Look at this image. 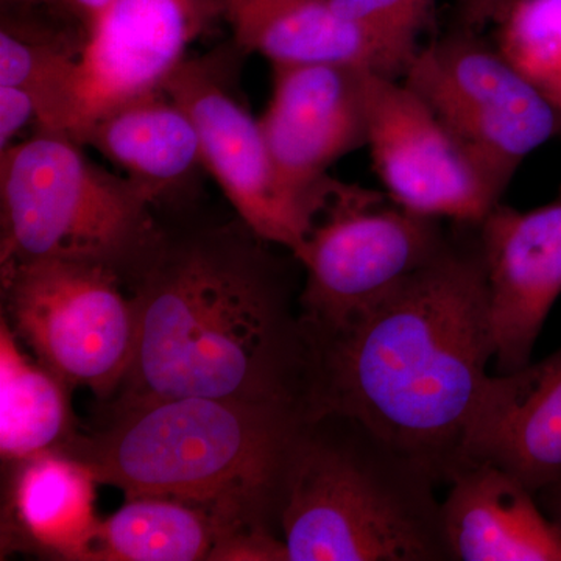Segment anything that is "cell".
<instances>
[{
    "label": "cell",
    "instance_id": "obj_17",
    "mask_svg": "<svg viewBox=\"0 0 561 561\" xmlns=\"http://www.w3.org/2000/svg\"><path fill=\"white\" fill-rule=\"evenodd\" d=\"M239 50L272 66L345 62L401 79L400 62L332 10L330 0H214Z\"/></svg>",
    "mask_w": 561,
    "mask_h": 561
},
{
    "label": "cell",
    "instance_id": "obj_20",
    "mask_svg": "<svg viewBox=\"0 0 561 561\" xmlns=\"http://www.w3.org/2000/svg\"><path fill=\"white\" fill-rule=\"evenodd\" d=\"M69 386L24 353L9 323H0V456L5 463L62 451L79 437Z\"/></svg>",
    "mask_w": 561,
    "mask_h": 561
},
{
    "label": "cell",
    "instance_id": "obj_16",
    "mask_svg": "<svg viewBox=\"0 0 561 561\" xmlns=\"http://www.w3.org/2000/svg\"><path fill=\"white\" fill-rule=\"evenodd\" d=\"M3 507L2 546L50 559L88 561L101 518L90 465L54 451L13 463Z\"/></svg>",
    "mask_w": 561,
    "mask_h": 561
},
{
    "label": "cell",
    "instance_id": "obj_6",
    "mask_svg": "<svg viewBox=\"0 0 561 561\" xmlns=\"http://www.w3.org/2000/svg\"><path fill=\"white\" fill-rule=\"evenodd\" d=\"M449 234V221L339 183L295 256L305 272L300 308L309 334H330L370 311L434 260Z\"/></svg>",
    "mask_w": 561,
    "mask_h": 561
},
{
    "label": "cell",
    "instance_id": "obj_15",
    "mask_svg": "<svg viewBox=\"0 0 561 561\" xmlns=\"http://www.w3.org/2000/svg\"><path fill=\"white\" fill-rule=\"evenodd\" d=\"M442 502L451 561H561V530L511 472L465 468Z\"/></svg>",
    "mask_w": 561,
    "mask_h": 561
},
{
    "label": "cell",
    "instance_id": "obj_19",
    "mask_svg": "<svg viewBox=\"0 0 561 561\" xmlns=\"http://www.w3.org/2000/svg\"><path fill=\"white\" fill-rule=\"evenodd\" d=\"M239 523L216 508L171 497H131L101 519L88 561H201Z\"/></svg>",
    "mask_w": 561,
    "mask_h": 561
},
{
    "label": "cell",
    "instance_id": "obj_14",
    "mask_svg": "<svg viewBox=\"0 0 561 561\" xmlns=\"http://www.w3.org/2000/svg\"><path fill=\"white\" fill-rule=\"evenodd\" d=\"M467 468L490 463L537 494L561 476V348L537 364L490 376L472 420Z\"/></svg>",
    "mask_w": 561,
    "mask_h": 561
},
{
    "label": "cell",
    "instance_id": "obj_10",
    "mask_svg": "<svg viewBox=\"0 0 561 561\" xmlns=\"http://www.w3.org/2000/svg\"><path fill=\"white\" fill-rule=\"evenodd\" d=\"M230 55L186 58L162 91L191 117L205 171L257 238L297 256L312 224L280 187L261 122L232 84Z\"/></svg>",
    "mask_w": 561,
    "mask_h": 561
},
{
    "label": "cell",
    "instance_id": "obj_5",
    "mask_svg": "<svg viewBox=\"0 0 561 561\" xmlns=\"http://www.w3.org/2000/svg\"><path fill=\"white\" fill-rule=\"evenodd\" d=\"M81 147L62 133L36 131L0 151V265L84 261L122 275L138 271L161 241L153 203Z\"/></svg>",
    "mask_w": 561,
    "mask_h": 561
},
{
    "label": "cell",
    "instance_id": "obj_8",
    "mask_svg": "<svg viewBox=\"0 0 561 561\" xmlns=\"http://www.w3.org/2000/svg\"><path fill=\"white\" fill-rule=\"evenodd\" d=\"M401 79L501 195L534 151L561 138L560 114L482 33L454 27L424 44Z\"/></svg>",
    "mask_w": 561,
    "mask_h": 561
},
{
    "label": "cell",
    "instance_id": "obj_25",
    "mask_svg": "<svg viewBox=\"0 0 561 561\" xmlns=\"http://www.w3.org/2000/svg\"><path fill=\"white\" fill-rule=\"evenodd\" d=\"M512 0H459L457 2L456 27L482 33L496 24Z\"/></svg>",
    "mask_w": 561,
    "mask_h": 561
},
{
    "label": "cell",
    "instance_id": "obj_7",
    "mask_svg": "<svg viewBox=\"0 0 561 561\" xmlns=\"http://www.w3.org/2000/svg\"><path fill=\"white\" fill-rule=\"evenodd\" d=\"M121 280L119 272L95 262L2 264L3 320L61 381L110 401L127 378L138 341L135 300Z\"/></svg>",
    "mask_w": 561,
    "mask_h": 561
},
{
    "label": "cell",
    "instance_id": "obj_1",
    "mask_svg": "<svg viewBox=\"0 0 561 561\" xmlns=\"http://www.w3.org/2000/svg\"><path fill=\"white\" fill-rule=\"evenodd\" d=\"M243 227L168 241L133 273L138 341L110 409L230 398L316 415V345L290 267Z\"/></svg>",
    "mask_w": 561,
    "mask_h": 561
},
{
    "label": "cell",
    "instance_id": "obj_2",
    "mask_svg": "<svg viewBox=\"0 0 561 561\" xmlns=\"http://www.w3.org/2000/svg\"><path fill=\"white\" fill-rule=\"evenodd\" d=\"M312 341L316 415L359 420L449 485L467 468L494 359L479 225L451 224L434 260L359 319Z\"/></svg>",
    "mask_w": 561,
    "mask_h": 561
},
{
    "label": "cell",
    "instance_id": "obj_11",
    "mask_svg": "<svg viewBox=\"0 0 561 561\" xmlns=\"http://www.w3.org/2000/svg\"><path fill=\"white\" fill-rule=\"evenodd\" d=\"M367 149L387 197L449 224L479 225L502 195L427 103L398 77L368 69Z\"/></svg>",
    "mask_w": 561,
    "mask_h": 561
},
{
    "label": "cell",
    "instance_id": "obj_21",
    "mask_svg": "<svg viewBox=\"0 0 561 561\" xmlns=\"http://www.w3.org/2000/svg\"><path fill=\"white\" fill-rule=\"evenodd\" d=\"M493 43L561 116V0H512Z\"/></svg>",
    "mask_w": 561,
    "mask_h": 561
},
{
    "label": "cell",
    "instance_id": "obj_9",
    "mask_svg": "<svg viewBox=\"0 0 561 561\" xmlns=\"http://www.w3.org/2000/svg\"><path fill=\"white\" fill-rule=\"evenodd\" d=\"M216 16L214 0H111L84 31L62 92L58 133L80 142L103 114L162 91Z\"/></svg>",
    "mask_w": 561,
    "mask_h": 561
},
{
    "label": "cell",
    "instance_id": "obj_23",
    "mask_svg": "<svg viewBox=\"0 0 561 561\" xmlns=\"http://www.w3.org/2000/svg\"><path fill=\"white\" fill-rule=\"evenodd\" d=\"M330 3L342 20L389 51L404 72L435 13V0H330Z\"/></svg>",
    "mask_w": 561,
    "mask_h": 561
},
{
    "label": "cell",
    "instance_id": "obj_18",
    "mask_svg": "<svg viewBox=\"0 0 561 561\" xmlns=\"http://www.w3.org/2000/svg\"><path fill=\"white\" fill-rule=\"evenodd\" d=\"M80 144L119 169L153 206L206 173L191 117L164 91L103 114L83 133Z\"/></svg>",
    "mask_w": 561,
    "mask_h": 561
},
{
    "label": "cell",
    "instance_id": "obj_4",
    "mask_svg": "<svg viewBox=\"0 0 561 561\" xmlns=\"http://www.w3.org/2000/svg\"><path fill=\"white\" fill-rule=\"evenodd\" d=\"M430 472L345 413L306 423L280 512L289 561H451Z\"/></svg>",
    "mask_w": 561,
    "mask_h": 561
},
{
    "label": "cell",
    "instance_id": "obj_3",
    "mask_svg": "<svg viewBox=\"0 0 561 561\" xmlns=\"http://www.w3.org/2000/svg\"><path fill=\"white\" fill-rule=\"evenodd\" d=\"M111 413L103 430L79 434L65 451L90 465L99 483L127 500L208 505L280 535L287 472L311 415L208 397L136 402Z\"/></svg>",
    "mask_w": 561,
    "mask_h": 561
},
{
    "label": "cell",
    "instance_id": "obj_24",
    "mask_svg": "<svg viewBox=\"0 0 561 561\" xmlns=\"http://www.w3.org/2000/svg\"><path fill=\"white\" fill-rule=\"evenodd\" d=\"M39 124V102L36 95L20 87H0V151L18 142L28 125Z\"/></svg>",
    "mask_w": 561,
    "mask_h": 561
},
{
    "label": "cell",
    "instance_id": "obj_26",
    "mask_svg": "<svg viewBox=\"0 0 561 561\" xmlns=\"http://www.w3.org/2000/svg\"><path fill=\"white\" fill-rule=\"evenodd\" d=\"M111 0H60V7L83 24L84 31L98 20L99 14L106 9Z\"/></svg>",
    "mask_w": 561,
    "mask_h": 561
},
{
    "label": "cell",
    "instance_id": "obj_12",
    "mask_svg": "<svg viewBox=\"0 0 561 561\" xmlns=\"http://www.w3.org/2000/svg\"><path fill=\"white\" fill-rule=\"evenodd\" d=\"M272 95L260 117L280 187L312 227L339 186L331 165L367 146L365 73L345 62L272 66Z\"/></svg>",
    "mask_w": 561,
    "mask_h": 561
},
{
    "label": "cell",
    "instance_id": "obj_27",
    "mask_svg": "<svg viewBox=\"0 0 561 561\" xmlns=\"http://www.w3.org/2000/svg\"><path fill=\"white\" fill-rule=\"evenodd\" d=\"M537 500L540 502L546 515L561 530V476L557 481L549 483L545 489L538 491Z\"/></svg>",
    "mask_w": 561,
    "mask_h": 561
},
{
    "label": "cell",
    "instance_id": "obj_22",
    "mask_svg": "<svg viewBox=\"0 0 561 561\" xmlns=\"http://www.w3.org/2000/svg\"><path fill=\"white\" fill-rule=\"evenodd\" d=\"M81 46L3 18L0 28V87H20L36 95V131H57L62 92Z\"/></svg>",
    "mask_w": 561,
    "mask_h": 561
},
{
    "label": "cell",
    "instance_id": "obj_13",
    "mask_svg": "<svg viewBox=\"0 0 561 561\" xmlns=\"http://www.w3.org/2000/svg\"><path fill=\"white\" fill-rule=\"evenodd\" d=\"M479 239L497 375L530 364L535 343L561 295V191L540 208L494 206Z\"/></svg>",
    "mask_w": 561,
    "mask_h": 561
}]
</instances>
